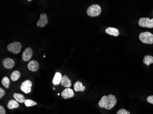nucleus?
Listing matches in <instances>:
<instances>
[{
	"label": "nucleus",
	"instance_id": "a878e982",
	"mask_svg": "<svg viewBox=\"0 0 153 114\" xmlns=\"http://www.w3.org/2000/svg\"><path fill=\"white\" fill-rule=\"evenodd\" d=\"M32 1V0H30V1Z\"/></svg>",
	"mask_w": 153,
	"mask_h": 114
},
{
	"label": "nucleus",
	"instance_id": "9b49d317",
	"mask_svg": "<svg viewBox=\"0 0 153 114\" xmlns=\"http://www.w3.org/2000/svg\"><path fill=\"white\" fill-rule=\"evenodd\" d=\"M39 64L35 60H31L28 64V68L32 72H36L39 69Z\"/></svg>",
	"mask_w": 153,
	"mask_h": 114
},
{
	"label": "nucleus",
	"instance_id": "2eb2a0df",
	"mask_svg": "<svg viewBox=\"0 0 153 114\" xmlns=\"http://www.w3.org/2000/svg\"><path fill=\"white\" fill-rule=\"evenodd\" d=\"M74 91L76 92H82L84 91L85 89V87L83 85V84L81 82L78 81L74 84Z\"/></svg>",
	"mask_w": 153,
	"mask_h": 114
},
{
	"label": "nucleus",
	"instance_id": "4be33fe9",
	"mask_svg": "<svg viewBox=\"0 0 153 114\" xmlns=\"http://www.w3.org/2000/svg\"><path fill=\"white\" fill-rule=\"evenodd\" d=\"M117 114H130L129 111H126V110L124 109H121L119 110L116 112Z\"/></svg>",
	"mask_w": 153,
	"mask_h": 114
},
{
	"label": "nucleus",
	"instance_id": "6e6552de",
	"mask_svg": "<svg viewBox=\"0 0 153 114\" xmlns=\"http://www.w3.org/2000/svg\"><path fill=\"white\" fill-rule=\"evenodd\" d=\"M47 17L45 14L42 13L40 14V18L39 21L37 22L36 25L39 27L43 28L48 23Z\"/></svg>",
	"mask_w": 153,
	"mask_h": 114
},
{
	"label": "nucleus",
	"instance_id": "dca6fc26",
	"mask_svg": "<svg viewBox=\"0 0 153 114\" xmlns=\"http://www.w3.org/2000/svg\"><path fill=\"white\" fill-rule=\"evenodd\" d=\"M13 96H14L15 100L17 101H18V102H19V103H24L25 101H26L24 96L22 94H21V93H14Z\"/></svg>",
	"mask_w": 153,
	"mask_h": 114
},
{
	"label": "nucleus",
	"instance_id": "f257e3e1",
	"mask_svg": "<svg viewBox=\"0 0 153 114\" xmlns=\"http://www.w3.org/2000/svg\"><path fill=\"white\" fill-rule=\"evenodd\" d=\"M117 100L113 95L110 94L108 96H103L99 102V106L101 108H105L106 110H110L116 106Z\"/></svg>",
	"mask_w": 153,
	"mask_h": 114
},
{
	"label": "nucleus",
	"instance_id": "423d86ee",
	"mask_svg": "<svg viewBox=\"0 0 153 114\" xmlns=\"http://www.w3.org/2000/svg\"><path fill=\"white\" fill-rule=\"evenodd\" d=\"M32 86V83L30 80H25L21 85L20 89L24 93H29L31 91V88Z\"/></svg>",
	"mask_w": 153,
	"mask_h": 114
},
{
	"label": "nucleus",
	"instance_id": "39448f33",
	"mask_svg": "<svg viewBox=\"0 0 153 114\" xmlns=\"http://www.w3.org/2000/svg\"><path fill=\"white\" fill-rule=\"evenodd\" d=\"M139 24L143 28H153V18L150 19L149 18H141L139 20Z\"/></svg>",
	"mask_w": 153,
	"mask_h": 114
},
{
	"label": "nucleus",
	"instance_id": "20e7f679",
	"mask_svg": "<svg viewBox=\"0 0 153 114\" xmlns=\"http://www.w3.org/2000/svg\"><path fill=\"white\" fill-rule=\"evenodd\" d=\"M22 48V44L19 42H14L9 44L7 49L9 51L14 54H18L20 52Z\"/></svg>",
	"mask_w": 153,
	"mask_h": 114
},
{
	"label": "nucleus",
	"instance_id": "a211bd4d",
	"mask_svg": "<svg viewBox=\"0 0 153 114\" xmlns=\"http://www.w3.org/2000/svg\"><path fill=\"white\" fill-rule=\"evenodd\" d=\"M21 74L19 71L15 70L12 72L10 76V79L12 81L15 82L17 81L20 77Z\"/></svg>",
	"mask_w": 153,
	"mask_h": 114
},
{
	"label": "nucleus",
	"instance_id": "aec40b11",
	"mask_svg": "<svg viewBox=\"0 0 153 114\" xmlns=\"http://www.w3.org/2000/svg\"><path fill=\"white\" fill-rule=\"evenodd\" d=\"M1 84H2L4 87L6 88V89L9 88L10 84V81L9 78H8V77H3L2 80H1Z\"/></svg>",
	"mask_w": 153,
	"mask_h": 114
},
{
	"label": "nucleus",
	"instance_id": "4468645a",
	"mask_svg": "<svg viewBox=\"0 0 153 114\" xmlns=\"http://www.w3.org/2000/svg\"><path fill=\"white\" fill-rule=\"evenodd\" d=\"M62 77L61 73L59 72H56L53 79V84L54 85H57L60 84L62 81Z\"/></svg>",
	"mask_w": 153,
	"mask_h": 114
},
{
	"label": "nucleus",
	"instance_id": "f03ea898",
	"mask_svg": "<svg viewBox=\"0 0 153 114\" xmlns=\"http://www.w3.org/2000/svg\"><path fill=\"white\" fill-rule=\"evenodd\" d=\"M101 13V8L99 5L94 4L88 7L87 10V13L88 16L96 17L100 15Z\"/></svg>",
	"mask_w": 153,
	"mask_h": 114
},
{
	"label": "nucleus",
	"instance_id": "5701e85b",
	"mask_svg": "<svg viewBox=\"0 0 153 114\" xmlns=\"http://www.w3.org/2000/svg\"><path fill=\"white\" fill-rule=\"evenodd\" d=\"M147 101L150 104L153 105V96H150L147 98Z\"/></svg>",
	"mask_w": 153,
	"mask_h": 114
},
{
	"label": "nucleus",
	"instance_id": "412c9836",
	"mask_svg": "<svg viewBox=\"0 0 153 114\" xmlns=\"http://www.w3.org/2000/svg\"><path fill=\"white\" fill-rule=\"evenodd\" d=\"M24 104L27 107H30V106H36L37 104L36 102L34 101L33 100H29V99L26 100V101H25Z\"/></svg>",
	"mask_w": 153,
	"mask_h": 114
},
{
	"label": "nucleus",
	"instance_id": "f8f14e48",
	"mask_svg": "<svg viewBox=\"0 0 153 114\" xmlns=\"http://www.w3.org/2000/svg\"><path fill=\"white\" fill-rule=\"evenodd\" d=\"M106 33L110 35H113L115 37H117L119 34V31L116 28L109 27L106 30Z\"/></svg>",
	"mask_w": 153,
	"mask_h": 114
},
{
	"label": "nucleus",
	"instance_id": "7ed1b4c3",
	"mask_svg": "<svg viewBox=\"0 0 153 114\" xmlns=\"http://www.w3.org/2000/svg\"><path fill=\"white\" fill-rule=\"evenodd\" d=\"M139 38L143 43L145 44H153V34L150 32L141 33L140 34Z\"/></svg>",
	"mask_w": 153,
	"mask_h": 114
},
{
	"label": "nucleus",
	"instance_id": "f3484780",
	"mask_svg": "<svg viewBox=\"0 0 153 114\" xmlns=\"http://www.w3.org/2000/svg\"><path fill=\"white\" fill-rule=\"evenodd\" d=\"M7 107L8 109L10 110L14 108H18L19 107V104L18 101H17L15 100H10L7 104Z\"/></svg>",
	"mask_w": 153,
	"mask_h": 114
},
{
	"label": "nucleus",
	"instance_id": "b1692460",
	"mask_svg": "<svg viewBox=\"0 0 153 114\" xmlns=\"http://www.w3.org/2000/svg\"><path fill=\"white\" fill-rule=\"evenodd\" d=\"M5 94V91L3 89L1 88H0V99H1L2 97L4 96Z\"/></svg>",
	"mask_w": 153,
	"mask_h": 114
},
{
	"label": "nucleus",
	"instance_id": "393cba45",
	"mask_svg": "<svg viewBox=\"0 0 153 114\" xmlns=\"http://www.w3.org/2000/svg\"><path fill=\"white\" fill-rule=\"evenodd\" d=\"M0 114H6L5 110L2 106H0Z\"/></svg>",
	"mask_w": 153,
	"mask_h": 114
},
{
	"label": "nucleus",
	"instance_id": "0eeeda50",
	"mask_svg": "<svg viewBox=\"0 0 153 114\" xmlns=\"http://www.w3.org/2000/svg\"><path fill=\"white\" fill-rule=\"evenodd\" d=\"M33 52L32 48L28 47L24 51L22 54V58L23 60L24 61H29L32 58Z\"/></svg>",
	"mask_w": 153,
	"mask_h": 114
},
{
	"label": "nucleus",
	"instance_id": "ddd939ff",
	"mask_svg": "<svg viewBox=\"0 0 153 114\" xmlns=\"http://www.w3.org/2000/svg\"><path fill=\"white\" fill-rule=\"evenodd\" d=\"M61 84L62 86L66 88L70 87L72 85L71 80L66 75H64L63 76L62 81H61Z\"/></svg>",
	"mask_w": 153,
	"mask_h": 114
},
{
	"label": "nucleus",
	"instance_id": "6ab92c4d",
	"mask_svg": "<svg viewBox=\"0 0 153 114\" xmlns=\"http://www.w3.org/2000/svg\"><path fill=\"white\" fill-rule=\"evenodd\" d=\"M143 63L147 66H149L151 64H153V57L150 55H145L143 60Z\"/></svg>",
	"mask_w": 153,
	"mask_h": 114
},
{
	"label": "nucleus",
	"instance_id": "1a4fd4ad",
	"mask_svg": "<svg viewBox=\"0 0 153 114\" xmlns=\"http://www.w3.org/2000/svg\"><path fill=\"white\" fill-rule=\"evenodd\" d=\"M61 96L64 99H69L74 96V92L73 89L68 88L64 89L61 93Z\"/></svg>",
	"mask_w": 153,
	"mask_h": 114
},
{
	"label": "nucleus",
	"instance_id": "9d476101",
	"mask_svg": "<svg viewBox=\"0 0 153 114\" xmlns=\"http://www.w3.org/2000/svg\"><path fill=\"white\" fill-rule=\"evenodd\" d=\"M2 64H3V66L6 69H11L14 66L15 62L12 59L7 58L3 60Z\"/></svg>",
	"mask_w": 153,
	"mask_h": 114
}]
</instances>
